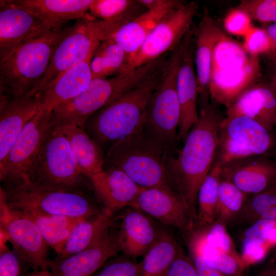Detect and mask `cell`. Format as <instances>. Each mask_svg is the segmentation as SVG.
Listing matches in <instances>:
<instances>
[{
	"label": "cell",
	"mask_w": 276,
	"mask_h": 276,
	"mask_svg": "<svg viewBox=\"0 0 276 276\" xmlns=\"http://www.w3.org/2000/svg\"><path fill=\"white\" fill-rule=\"evenodd\" d=\"M223 118L213 102L199 108L198 119L181 149L167 158V168L174 187L187 203L195 222L198 191L213 167Z\"/></svg>",
	"instance_id": "obj_1"
},
{
	"label": "cell",
	"mask_w": 276,
	"mask_h": 276,
	"mask_svg": "<svg viewBox=\"0 0 276 276\" xmlns=\"http://www.w3.org/2000/svg\"><path fill=\"white\" fill-rule=\"evenodd\" d=\"M165 62L140 84L86 121L83 129L101 148H109L144 128L148 103L161 79Z\"/></svg>",
	"instance_id": "obj_2"
},
{
	"label": "cell",
	"mask_w": 276,
	"mask_h": 276,
	"mask_svg": "<svg viewBox=\"0 0 276 276\" xmlns=\"http://www.w3.org/2000/svg\"><path fill=\"white\" fill-rule=\"evenodd\" d=\"M169 156L143 128L108 149L104 169L118 168L142 188L159 187L177 192L167 168Z\"/></svg>",
	"instance_id": "obj_3"
},
{
	"label": "cell",
	"mask_w": 276,
	"mask_h": 276,
	"mask_svg": "<svg viewBox=\"0 0 276 276\" xmlns=\"http://www.w3.org/2000/svg\"><path fill=\"white\" fill-rule=\"evenodd\" d=\"M70 27L50 29L29 40L0 63L1 97L31 93L44 76L58 43Z\"/></svg>",
	"instance_id": "obj_4"
},
{
	"label": "cell",
	"mask_w": 276,
	"mask_h": 276,
	"mask_svg": "<svg viewBox=\"0 0 276 276\" xmlns=\"http://www.w3.org/2000/svg\"><path fill=\"white\" fill-rule=\"evenodd\" d=\"M161 63V60L157 59L122 74L93 79L84 91L53 110V126H76L83 129L91 116L140 84Z\"/></svg>",
	"instance_id": "obj_5"
},
{
	"label": "cell",
	"mask_w": 276,
	"mask_h": 276,
	"mask_svg": "<svg viewBox=\"0 0 276 276\" xmlns=\"http://www.w3.org/2000/svg\"><path fill=\"white\" fill-rule=\"evenodd\" d=\"M188 37L186 35L180 44L168 56L161 79L147 107L144 129L169 155H174L178 141L180 108L177 81Z\"/></svg>",
	"instance_id": "obj_6"
},
{
	"label": "cell",
	"mask_w": 276,
	"mask_h": 276,
	"mask_svg": "<svg viewBox=\"0 0 276 276\" xmlns=\"http://www.w3.org/2000/svg\"><path fill=\"white\" fill-rule=\"evenodd\" d=\"M0 197L13 209L73 218H88L101 210L82 190L44 186L28 179L3 185Z\"/></svg>",
	"instance_id": "obj_7"
},
{
	"label": "cell",
	"mask_w": 276,
	"mask_h": 276,
	"mask_svg": "<svg viewBox=\"0 0 276 276\" xmlns=\"http://www.w3.org/2000/svg\"><path fill=\"white\" fill-rule=\"evenodd\" d=\"M85 177L78 167L67 137L59 127L53 126L28 179L44 186L82 190Z\"/></svg>",
	"instance_id": "obj_8"
},
{
	"label": "cell",
	"mask_w": 276,
	"mask_h": 276,
	"mask_svg": "<svg viewBox=\"0 0 276 276\" xmlns=\"http://www.w3.org/2000/svg\"><path fill=\"white\" fill-rule=\"evenodd\" d=\"M271 133L250 118L239 116L223 118L214 165L220 167L239 159L270 155L276 149Z\"/></svg>",
	"instance_id": "obj_9"
},
{
	"label": "cell",
	"mask_w": 276,
	"mask_h": 276,
	"mask_svg": "<svg viewBox=\"0 0 276 276\" xmlns=\"http://www.w3.org/2000/svg\"><path fill=\"white\" fill-rule=\"evenodd\" d=\"M53 127L52 112L40 107L26 125L0 165V179L3 185L28 179L29 172Z\"/></svg>",
	"instance_id": "obj_10"
},
{
	"label": "cell",
	"mask_w": 276,
	"mask_h": 276,
	"mask_svg": "<svg viewBox=\"0 0 276 276\" xmlns=\"http://www.w3.org/2000/svg\"><path fill=\"white\" fill-rule=\"evenodd\" d=\"M198 8L197 2H186L165 17L151 31L139 51L128 61L125 73L173 51L192 28Z\"/></svg>",
	"instance_id": "obj_11"
},
{
	"label": "cell",
	"mask_w": 276,
	"mask_h": 276,
	"mask_svg": "<svg viewBox=\"0 0 276 276\" xmlns=\"http://www.w3.org/2000/svg\"><path fill=\"white\" fill-rule=\"evenodd\" d=\"M101 42L94 19L77 20L58 43L44 76L31 94H39L65 71L92 56Z\"/></svg>",
	"instance_id": "obj_12"
},
{
	"label": "cell",
	"mask_w": 276,
	"mask_h": 276,
	"mask_svg": "<svg viewBox=\"0 0 276 276\" xmlns=\"http://www.w3.org/2000/svg\"><path fill=\"white\" fill-rule=\"evenodd\" d=\"M0 224L13 249L26 259L33 271L49 270V247L38 226L22 211L10 208L1 197Z\"/></svg>",
	"instance_id": "obj_13"
},
{
	"label": "cell",
	"mask_w": 276,
	"mask_h": 276,
	"mask_svg": "<svg viewBox=\"0 0 276 276\" xmlns=\"http://www.w3.org/2000/svg\"><path fill=\"white\" fill-rule=\"evenodd\" d=\"M160 222L186 233L195 225L191 212L176 191L159 187L142 188L134 206Z\"/></svg>",
	"instance_id": "obj_14"
},
{
	"label": "cell",
	"mask_w": 276,
	"mask_h": 276,
	"mask_svg": "<svg viewBox=\"0 0 276 276\" xmlns=\"http://www.w3.org/2000/svg\"><path fill=\"white\" fill-rule=\"evenodd\" d=\"M48 29L37 17L11 0H1L0 63L23 44Z\"/></svg>",
	"instance_id": "obj_15"
},
{
	"label": "cell",
	"mask_w": 276,
	"mask_h": 276,
	"mask_svg": "<svg viewBox=\"0 0 276 276\" xmlns=\"http://www.w3.org/2000/svg\"><path fill=\"white\" fill-rule=\"evenodd\" d=\"M121 251L118 232H109L91 247L62 259L51 260L52 276H92Z\"/></svg>",
	"instance_id": "obj_16"
},
{
	"label": "cell",
	"mask_w": 276,
	"mask_h": 276,
	"mask_svg": "<svg viewBox=\"0 0 276 276\" xmlns=\"http://www.w3.org/2000/svg\"><path fill=\"white\" fill-rule=\"evenodd\" d=\"M221 169V176L247 196L259 193L276 181V160L270 155L235 160Z\"/></svg>",
	"instance_id": "obj_17"
},
{
	"label": "cell",
	"mask_w": 276,
	"mask_h": 276,
	"mask_svg": "<svg viewBox=\"0 0 276 276\" xmlns=\"http://www.w3.org/2000/svg\"><path fill=\"white\" fill-rule=\"evenodd\" d=\"M194 29L189 31L178 73L177 90L180 108L178 140L183 142L199 117L198 88L195 67Z\"/></svg>",
	"instance_id": "obj_18"
},
{
	"label": "cell",
	"mask_w": 276,
	"mask_h": 276,
	"mask_svg": "<svg viewBox=\"0 0 276 276\" xmlns=\"http://www.w3.org/2000/svg\"><path fill=\"white\" fill-rule=\"evenodd\" d=\"M88 178L103 208L112 215L123 208L133 207L142 189L124 172L114 167Z\"/></svg>",
	"instance_id": "obj_19"
},
{
	"label": "cell",
	"mask_w": 276,
	"mask_h": 276,
	"mask_svg": "<svg viewBox=\"0 0 276 276\" xmlns=\"http://www.w3.org/2000/svg\"><path fill=\"white\" fill-rule=\"evenodd\" d=\"M0 165L27 123L40 108L39 95L31 93L0 103Z\"/></svg>",
	"instance_id": "obj_20"
},
{
	"label": "cell",
	"mask_w": 276,
	"mask_h": 276,
	"mask_svg": "<svg viewBox=\"0 0 276 276\" xmlns=\"http://www.w3.org/2000/svg\"><path fill=\"white\" fill-rule=\"evenodd\" d=\"M261 75L259 57L244 67L231 71H211L209 94L212 101L228 108L245 91L256 85Z\"/></svg>",
	"instance_id": "obj_21"
},
{
	"label": "cell",
	"mask_w": 276,
	"mask_h": 276,
	"mask_svg": "<svg viewBox=\"0 0 276 276\" xmlns=\"http://www.w3.org/2000/svg\"><path fill=\"white\" fill-rule=\"evenodd\" d=\"M195 67L198 88L199 107L210 103L209 82L212 56L217 43L226 35L212 18L204 15L196 30Z\"/></svg>",
	"instance_id": "obj_22"
},
{
	"label": "cell",
	"mask_w": 276,
	"mask_h": 276,
	"mask_svg": "<svg viewBox=\"0 0 276 276\" xmlns=\"http://www.w3.org/2000/svg\"><path fill=\"white\" fill-rule=\"evenodd\" d=\"M127 208L118 232L121 251L124 256L135 259L145 255L156 239L160 228L140 209Z\"/></svg>",
	"instance_id": "obj_23"
},
{
	"label": "cell",
	"mask_w": 276,
	"mask_h": 276,
	"mask_svg": "<svg viewBox=\"0 0 276 276\" xmlns=\"http://www.w3.org/2000/svg\"><path fill=\"white\" fill-rule=\"evenodd\" d=\"M27 11L49 29H59L73 19L88 18L93 0H11Z\"/></svg>",
	"instance_id": "obj_24"
},
{
	"label": "cell",
	"mask_w": 276,
	"mask_h": 276,
	"mask_svg": "<svg viewBox=\"0 0 276 276\" xmlns=\"http://www.w3.org/2000/svg\"><path fill=\"white\" fill-rule=\"evenodd\" d=\"M92 56L68 69L44 87L38 94L40 107L52 112L84 91L93 79L90 67Z\"/></svg>",
	"instance_id": "obj_25"
},
{
	"label": "cell",
	"mask_w": 276,
	"mask_h": 276,
	"mask_svg": "<svg viewBox=\"0 0 276 276\" xmlns=\"http://www.w3.org/2000/svg\"><path fill=\"white\" fill-rule=\"evenodd\" d=\"M275 112L276 90L271 85L259 84L245 91L227 108L225 117H247L271 131Z\"/></svg>",
	"instance_id": "obj_26"
},
{
	"label": "cell",
	"mask_w": 276,
	"mask_h": 276,
	"mask_svg": "<svg viewBox=\"0 0 276 276\" xmlns=\"http://www.w3.org/2000/svg\"><path fill=\"white\" fill-rule=\"evenodd\" d=\"M113 215L102 208L97 215L79 222L73 229L61 253L55 259H62L94 245L109 232Z\"/></svg>",
	"instance_id": "obj_27"
},
{
	"label": "cell",
	"mask_w": 276,
	"mask_h": 276,
	"mask_svg": "<svg viewBox=\"0 0 276 276\" xmlns=\"http://www.w3.org/2000/svg\"><path fill=\"white\" fill-rule=\"evenodd\" d=\"M66 135L81 172L87 178L104 170V154L99 145L76 126L59 127Z\"/></svg>",
	"instance_id": "obj_28"
},
{
	"label": "cell",
	"mask_w": 276,
	"mask_h": 276,
	"mask_svg": "<svg viewBox=\"0 0 276 276\" xmlns=\"http://www.w3.org/2000/svg\"><path fill=\"white\" fill-rule=\"evenodd\" d=\"M169 14L146 10L115 30L106 39L120 45L128 54L129 61L139 51L156 26Z\"/></svg>",
	"instance_id": "obj_29"
},
{
	"label": "cell",
	"mask_w": 276,
	"mask_h": 276,
	"mask_svg": "<svg viewBox=\"0 0 276 276\" xmlns=\"http://www.w3.org/2000/svg\"><path fill=\"white\" fill-rule=\"evenodd\" d=\"M180 248L171 233L160 228L156 239L141 262V276H166Z\"/></svg>",
	"instance_id": "obj_30"
},
{
	"label": "cell",
	"mask_w": 276,
	"mask_h": 276,
	"mask_svg": "<svg viewBox=\"0 0 276 276\" xmlns=\"http://www.w3.org/2000/svg\"><path fill=\"white\" fill-rule=\"evenodd\" d=\"M20 211L36 223L48 245L57 253V256L62 251L75 226L82 220L86 219L51 215L31 210Z\"/></svg>",
	"instance_id": "obj_31"
},
{
	"label": "cell",
	"mask_w": 276,
	"mask_h": 276,
	"mask_svg": "<svg viewBox=\"0 0 276 276\" xmlns=\"http://www.w3.org/2000/svg\"><path fill=\"white\" fill-rule=\"evenodd\" d=\"M128 61V54L120 45L111 39L104 40L90 60L93 79L106 78L125 73Z\"/></svg>",
	"instance_id": "obj_32"
},
{
	"label": "cell",
	"mask_w": 276,
	"mask_h": 276,
	"mask_svg": "<svg viewBox=\"0 0 276 276\" xmlns=\"http://www.w3.org/2000/svg\"><path fill=\"white\" fill-rule=\"evenodd\" d=\"M183 234L187 248L198 252L209 265L227 276L245 275V269L241 259L206 244L193 228Z\"/></svg>",
	"instance_id": "obj_33"
},
{
	"label": "cell",
	"mask_w": 276,
	"mask_h": 276,
	"mask_svg": "<svg viewBox=\"0 0 276 276\" xmlns=\"http://www.w3.org/2000/svg\"><path fill=\"white\" fill-rule=\"evenodd\" d=\"M221 171L220 166L214 165L199 187L197 196L195 226L205 227L217 220Z\"/></svg>",
	"instance_id": "obj_34"
},
{
	"label": "cell",
	"mask_w": 276,
	"mask_h": 276,
	"mask_svg": "<svg viewBox=\"0 0 276 276\" xmlns=\"http://www.w3.org/2000/svg\"><path fill=\"white\" fill-rule=\"evenodd\" d=\"M146 10L139 0H93L89 14L93 19L122 26Z\"/></svg>",
	"instance_id": "obj_35"
},
{
	"label": "cell",
	"mask_w": 276,
	"mask_h": 276,
	"mask_svg": "<svg viewBox=\"0 0 276 276\" xmlns=\"http://www.w3.org/2000/svg\"><path fill=\"white\" fill-rule=\"evenodd\" d=\"M262 219H276V181L264 191L247 196L236 221L249 225Z\"/></svg>",
	"instance_id": "obj_36"
},
{
	"label": "cell",
	"mask_w": 276,
	"mask_h": 276,
	"mask_svg": "<svg viewBox=\"0 0 276 276\" xmlns=\"http://www.w3.org/2000/svg\"><path fill=\"white\" fill-rule=\"evenodd\" d=\"M253 57L243 45L225 35L214 49L211 71L241 69L247 65Z\"/></svg>",
	"instance_id": "obj_37"
},
{
	"label": "cell",
	"mask_w": 276,
	"mask_h": 276,
	"mask_svg": "<svg viewBox=\"0 0 276 276\" xmlns=\"http://www.w3.org/2000/svg\"><path fill=\"white\" fill-rule=\"evenodd\" d=\"M247 197V195L220 175L217 220L223 222L226 225L236 222L243 209Z\"/></svg>",
	"instance_id": "obj_38"
},
{
	"label": "cell",
	"mask_w": 276,
	"mask_h": 276,
	"mask_svg": "<svg viewBox=\"0 0 276 276\" xmlns=\"http://www.w3.org/2000/svg\"><path fill=\"white\" fill-rule=\"evenodd\" d=\"M193 230L197 235L206 244L241 259L235 244L229 235L226 225L216 220L211 225L198 227L194 226Z\"/></svg>",
	"instance_id": "obj_39"
},
{
	"label": "cell",
	"mask_w": 276,
	"mask_h": 276,
	"mask_svg": "<svg viewBox=\"0 0 276 276\" xmlns=\"http://www.w3.org/2000/svg\"><path fill=\"white\" fill-rule=\"evenodd\" d=\"M141 262L124 255L107 261L92 276H141Z\"/></svg>",
	"instance_id": "obj_40"
},
{
	"label": "cell",
	"mask_w": 276,
	"mask_h": 276,
	"mask_svg": "<svg viewBox=\"0 0 276 276\" xmlns=\"http://www.w3.org/2000/svg\"><path fill=\"white\" fill-rule=\"evenodd\" d=\"M238 8L251 19L262 22H276V0H243Z\"/></svg>",
	"instance_id": "obj_41"
},
{
	"label": "cell",
	"mask_w": 276,
	"mask_h": 276,
	"mask_svg": "<svg viewBox=\"0 0 276 276\" xmlns=\"http://www.w3.org/2000/svg\"><path fill=\"white\" fill-rule=\"evenodd\" d=\"M30 266L16 250L0 251V276H26Z\"/></svg>",
	"instance_id": "obj_42"
},
{
	"label": "cell",
	"mask_w": 276,
	"mask_h": 276,
	"mask_svg": "<svg viewBox=\"0 0 276 276\" xmlns=\"http://www.w3.org/2000/svg\"><path fill=\"white\" fill-rule=\"evenodd\" d=\"M244 37L243 46L250 56L259 57L260 54L270 53L271 43L265 29L252 26Z\"/></svg>",
	"instance_id": "obj_43"
},
{
	"label": "cell",
	"mask_w": 276,
	"mask_h": 276,
	"mask_svg": "<svg viewBox=\"0 0 276 276\" xmlns=\"http://www.w3.org/2000/svg\"><path fill=\"white\" fill-rule=\"evenodd\" d=\"M276 224V219L257 220L245 229L240 237L241 248L255 243H265L269 232Z\"/></svg>",
	"instance_id": "obj_44"
},
{
	"label": "cell",
	"mask_w": 276,
	"mask_h": 276,
	"mask_svg": "<svg viewBox=\"0 0 276 276\" xmlns=\"http://www.w3.org/2000/svg\"><path fill=\"white\" fill-rule=\"evenodd\" d=\"M251 20L246 12L237 7L227 14L223 25L230 34L244 37L252 27Z\"/></svg>",
	"instance_id": "obj_45"
},
{
	"label": "cell",
	"mask_w": 276,
	"mask_h": 276,
	"mask_svg": "<svg viewBox=\"0 0 276 276\" xmlns=\"http://www.w3.org/2000/svg\"><path fill=\"white\" fill-rule=\"evenodd\" d=\"M271 249L266 243L251 244L241 248L240 256L244 268L261 262Z\"/></svg>",
	"instance_id": "obj_46"
},
{
	"label": "cell",
	"mask_w": 276,
	"mask_h": 276,
	"mask_svg": "<svg viewBox=\"0 0 276 276\" xmlns=\"http://www.w3.org/2000/svg\"><path fill=\"white\" fill-rule=\"evenodd\" d=\"M166 276H199L193 262L181 247Z\"/></svg>",
	"instance_id": "obj_47"
},
{
	"label": "cell",
	"mask_w": 276,
	"mask_h": 276,
	"mask_svg": "<svg viewBox=\"0 0 276 276\" xmlns=\"http://www.w3.org/2000/svg\"><path fill=\"white\" fill-rule=\"evenodd\" d=\"M139 2L148 11L165 13L173 12L186 3L179 0H139Z\"/></svg>",
	"instance_id": "obj_48"
},
{
	"label": "cell",
	"mask_w": 276,
	"mask_h": 276,
	"mask_svg": "<svg viewBox=\"0 0 276 276\" xmlns=\"http://www.w3.org/2000/svg\"><path fill=\"white\" fill-rule=\"evenodd\" d=\"M188 255L193 262L199 276H227L209 265L194 249L187 248Z\"/></svg>",
	"instance_id": "obj_49"
},
{
	"label": "cell",
	"mask_w": 276,
	"mask_h": 276,
	"mask_svg": "<svg viewBox=\"0 0 276 276\" xmlns=\"http://www.w3.org/2000/svg\"><path fill=\"white\" fill-rule=\"evenodd\" d=\"M255 276H276V262H266L258 269Z\"/></svg>",
	"instance_id": "obj_50"
},
{
	"label": "cell",
	"mask_w": 276,
	"mask_h": 276,
	"mask_svg": "<svg viewBox=\"0 0 276 276\" xmlns=\"http://www.w3.org/2000/svg\"><path fill=\"white\" fill-rule=\"evenodd\" d=\"M271 43L270 53L276 57V22L271 23L265 29Z\"/></svg>",
	"instance_id": "obj_51"
},
{
	"label": "cell",
	"mask_w": 276,
	"mask_h": 276,
	"mask_svg": "<svg viewBox=\"0 0 276 276\" xmlns=\"http://www.w3.org/2000/svg\"><path fill=\"white\" fill-rule=\"evenodd\" d=\"M266 243L271 248L276 246V224L269 232L266 238Z\"/></svg>",
	"instance_id": "obj_52"
},
{
	"label": "cell",
	"mask_w": 276,
	"mask_h": 276,
	"mask_svg": "<svg viewBox=\"0 0 276 276\" xmlns=\"http://www.w3.org/2000/svg\"><path fill=\"white\" fill-rule=\"evenodd\" d=\"M50 274L49 270H39L29 272L26 276H49Z\"/></svg>",
	"instance_id": "obj_53"
},
{
	"label": "cell",
	"mask_w": 276,
	"mask_h": 276,
	"mask_svg": "<svg viewBox=\"0 0 276 276\" xmlns=\"http://www.w3.org/2000/svg\"><path fill=\"white\" fill-rule=\"evenodd\" d=\"M267 263H273L276 262V246L273 247V250L271 254Z\"/></svg>",
	"instance_id": "obj_54"
},
{
	"label": "cell",
	"mask_w": 276,
	"mask_h": 276,
	"mask_svg": "<svg viewBox=\"0 0 276 276\" xmlns=\"http://www.w3.org/2000/svg\"><path fill=\"white\" fill-rule=\"evenodd\" d=\"M271 86L276 90V76L274 78V79L273 80Z\"/></svg>",
	"instance_id": "obj_55"
},
{
	"label": "cell",
	"mask_w": 276,
	"mask_h": 276,
	"mask_svg": "<svg viewBox=\"0 0 276 276\" xmlns=\"http://www.w3.org/2000/svg\"><path fill=\"white\" fill-rule=\"evenodd\" d=\"M270 156L276 160V149L271 153Z\"/></svg>",
	"instance_id": "obj_56"
},
{
	"label": "cell",
	"mask_w": 276,
	"mask_h": 276,
	"mask_svg": "<svg viewBox=\"0 0 276 276\" xmlns=\"http://www.w3.org/2000/svg\"><path fill=\"white\" fill-rule=\"evenodd\" d=\"M273 125L274 126H276V112H275L274 117Z\"/></svg>",
	"instance_id": "obj_57"
},
{
	"label": "cell",
	"mask_w": 276,
	"mask_h": 276,
	"mask_svg": "<svg viewBox=\"0 0 276 276\" xmlns=\"http://www.w3.org/2000/svg\"><path fill=\"white\" fill-rule=\"evenodd\" d=\"M244 276H250V275L248 273H245V275Z\"/></svg>",
	"instance_id": "obj_58"
}]
</instances>
